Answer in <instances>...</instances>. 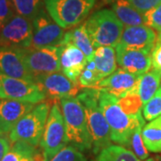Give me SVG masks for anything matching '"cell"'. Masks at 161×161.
I'll return each mask as SVG.
<instances>
[{
    "mask_svg": "<svg viewBox=\"0 0 161 161\" xmlns=\"http://www.w3.org/2000/svg\"><path fill=\"white\" fill-rule=\"evenodd\" d=\"M10 149V143L9 141L5 137L0 136V161L6 155V153Z\"/></svg>",
    "mask_w": 161,
    "mask_h": 161,
    "instance_id": "36",
    "label": "cell"
},
{
    "mask_svg": "<svg viewBox=\"0 0 161 161\" xmlns=\"http://www.w3.org/2000/svg\"><path fill=\"white\" fill-rule=\"evenodd\" d=\"M161 84V73L154 67L150 68L141 76L138 93L142 102L147 104L155 95Z\"/></svg>",
    "mask_w": 161,
    "mask_h": 161,
    "instance_id": "22",
    "label": "cell"
},
{
    "mask_svg": "<svg viewBox=\"0 0 161 161\" xmlns=\"http://www.w3.org/2000/svg\"><path fill=\"white\" fill-rule=\"evenodd\" d=\"M33 47H60L64 31L43 8L32 19Z\"/></svg>",
    "mask_w": 161,
    "mask_h": 161,
    "instance_id": "11",
    "label": "cell"
},
{
    "mask_svg": "<svg viewBox=\"0 0 161 161\" xmlns=\"http://www.w3.org/2000/svg\"><path fill=\"white\" fill-rule=\"evenodd\" d=\"M98 91V104L108 123L112 142L128 148L134 129L145 123L142 112L135 115H128L122 109L116 97L103 90Z\"/></svg>",
    "mask_w": 161,
    "mask_h": 161,
    "instance_id": "1",
    "label": "cell"
},
{
    "mask_svg": "<svg viewBox=\"0 0 161 161\" xmlns=\"http://www.w3.org/2000/svg\"><path fill=\"white\" fill-rule=\"evenodd\" d=\"M17 14L32 20L42 9V0H12Z\"/></svg>",
    "mask_w": 161,
    "mask_h": 161,
    "instance_id": "27",
    "label": "cell"
},
{
    "mask_svg": "<svg viewBox=\"0 0 161 161\" xmlns=\"http://www.w3.org/2000/svg\"><path fill=\"white\" fill-rule=\"evenodd\" d=\"M46 98L52 100H61L63 98H75L79 92V83L69 79L64 74L59 72L41 75L35 78Z\"/></svg>",
    "mask_w": 161,
    "mask_h": 161,
    "instance_id": "12",
    "label": "cell"
},
{
    "mask_svg": "<svg viewBox=\"0 0 161 161\" xmlns=\"http://www.w3.org/2000/svg\"><path fill=\"white\" fill-rule=\"evenodd\" d=\"M64 44L75 45L84 53L88 61L93 60L94 55H95V49H94L95 47L87 32L84 23L78 25L77 27L65 32L61 45H64Z\"/></svg>",
    "mask_w": 161,
    "mask_h": 161,
    "instance_id": "19",
    "label": "cell"
},
{
    "mask_svg": "<svg viewBox=\"0 0 161 161\" xmlns=\"http://www.w3.org/2000/svg\"><path fill=\"white\" fill-rule=\"evenodd\" d=\"M107 1H108V2H109V1H114V0H107Z\"/></svg>",
    "mask_w": 161,
    "mask_h": 161,
    "instance_id": "39",
    "label": "cell"
},
{
    "mask_svg": "<svg viewBox=\"0 0 161 161\" xmlns=\"http://www.w3.org/2000/svg\"><path fill=\"white\" fill-rule=\"evenodd\" d=\"M87 32L94 47H114L120 42L124 24L113 10L102 9L96 12L84 23Z\"/></svg>",
    "mask_w": 161,
    "mask_h": 161,
    "instance_id": "4",
    "label": "cell"
},
{
    "mask_svg": "<svg viewBox=\"0 0 161 161\" xmlns=\"http://www.w3.org/2000/svg\"><path fill=\"white\" fill-rule=\"evenodd\" d=\"M117 64L133 75H142L151 68V53L125 48L118 43L115 47Z\"/></svg>",
    "mask_w": 161,
    "mask_h": 161,
    "instance_id": "16",
    "label": "cell"
},
{
    "mask_svg": "<svg viewBox=\"0 0 161 161\" xmlns=\"http://www.w3.org/2000/svg\"><path fill=\"white\" fill-rule=\"evenodd\" d=\"M132 6H134L139 12L145 14L154 7L158 6L161 3V0H127Z\"/></svg>",
    "mask_w": 161,
    "mask_h": 161,
    "instance_id": "34",
    "label": "cell"
},
{
    "mask_svg": "<svg viewBox=\"0 0 161 161\" xmlns=\"http://www.w3.org/2000/svg\"><path fill=\"white\" fill-rule=\"evenodd\" d=\"M142 115L147 121H151L161 115V84L155 95L143 106Z\"/></svg>",
    "mask_w": 161,
    "mask_h": 161,
    "instance_id": "29",
    "label": "cell"
},
{
    "mask_svg": "<svg viewBox=\"0 0 161 161\" xmlns=\"http://www.w3.org/2000/svg\"><path fill=\"white\" fill-rule=\"evenodd\" d=\"M151 63L152 67L161 73V31L157 37L155 46L151 51Z\"/></svg>",
    "mask_w": 161,
    "mask_h": 161,
    "instance_id": "35",
    "label": "cell"
},
{
    "mask_svg": "<svg viewBox=\"0 0 161 161\" xmlns=\"http://www.w3.org/2000/svg\"><path fill=\"white\" fill-rule=\"evenodd\" d=\"M156 40L157 34L153 29L143 24L125 27L123 31L119 44L125 48L151 53Z\"/></svg>",
    "mask_w": 161,
    "mask_h": 161,
    "instance_id": "14",
    "label": "cell"
},
{
    "mask_svg": "<svg viewBox=\"0 0 161 161\" xmlns=\"http://www.w3.org/2000/svg\"><path fill=\"white\" fill-rule=\"evenodd\" d=\"M45 98V93L37 82L11 77L0 72V99L37 104Z\"/></svg>",
    "mask_w": 161,
    "mask_h": 161,
    "instance_id": "9",
    "label": "cell"
},
{
    "mask_svg": "<svg viewBox=\"0 0 161 161\" xmlns=\"http://www.w3.org/2000/svg\"><path fill=\"white\" fill-rule=\"evenodd\" d=\"M112 10L125 27L145 24L143 14L139 12L127 0H114Z\"/></svg>",
    "mask_w": 161,
    "mask_h": 161,
    "instance_id": "21",
    "label": "cell"
},
{
    "mask_svg": "<svg viewBox=\"0 0 161 161\" xmlns=\"http://www.w3.org/2000/svg\"><path fill=\"white\" fill-rule=\"evenodd\" d=\"M12 0H0V28L14 15Z\"/></svg>",
    "mask_w": 161,
    "mask_h": 161,
    "instance_id": "33",
    "label": "cell"
},
{
    "mask_svg": "<svg viewBox=\"0 0 161 161\" xmlns=\"http://www.w3.org/2000/svg\"><path fill=\"white\" fill-rule=\"evenodd\" d=\"M94 61L98 80L109 76L117 68L116 53L114 47H99L95 50Z\"/></svg>",
    "mask_w": 161,
    "mask_h": 161,
    "instance_id": "20",
    "label": "cell"
},
{
    "mask_svg": "<svg viewBox=\"0 0 161 161\" xmlns=\"http://www.w3.org/2000/svg\"><path fill=\"white\" fill-rule=\"evenodd\" d=\"M97 0H44L47 12L63 29H71L82 23Z\"/></svg>",
    "mask_w": 161,
    "mask_h": 161,
    "instance_id": "5",
    "label": "cell"
},
{
    "mask_svg": "<svg viewBox=\"0 0 161 161\" xmlns=\"http://www.w3.org/2000/svg\"><path fill=\"white\" fill-rule=\"evenodd\" d=\"M145 125V123L140 124L138 126L134 129V131L132 132V137L130 139V142H129V150H132L134 153V155L138 158L140 160L144 161L146 160L149 157V150H147L145 144H144L142 132V128Z\"/></svg>",
    "mask_w": 161,
    "mask_h": 161,
    "instance_id": "26",
    "label": "cell"
},
{
    "mask_svg": "<svg viewBox=\"0 0 161 161\" xmlns=\"http://www.w3.org/2000/svg\"><path fill=\"white\" fill-rule=\"evenodd\" d=\"M141 76L120 68L99 80L93 88L106 91L117 98H124L130 94L138 93Z\"/></svg>",
    "mask_w": 161,
    "mask_h": 161,
    "instance_id": "13",
    "label": "cell"
},
{
    "mask_svg": "<svg viewBox=\"0 0 161 161\" xmlns=\"http://www.w3.org/2000/svg\"><path fill=\"white\" fill-rule=\"evenodd\" d=\"M22 51L24 62L34 78L62 70L61 47H31Z\"/></svg>",
    "mask_w": 161,
    "mask_h": 161,
    "instance_id": "8",
    "label": "cell"
},
{
    "mask_svg": "<svg viewBox=\"0 0 161 161\" xmlns=\"http://www.w3.org/2000/svg\"><path fill=\"white\" fill-rule=\"evenodd\" d=\"M98 81L96 64L94 59L92 61H88L85 68L80 74L79 78V85L82 88H93Z\"/></svg>",
    "mask_w": 161,
    "mask_h": 161,
    "instance_id": "30",
    "label": "cell"
},
{
    "mask_svg": "<svg viewBox=\"0 0 161 161\" xmlns=\"http://www.w3.org/2000/svg\"><path fill=\"white\" fill-rule=\"evenodd\" d=\"M60 105L68 143L82 152L90 150L92 148V136L89 132L85 112L79 99L77 97L63 98L60 100Z\"/></svg>",
    "mask_w": 161,
    "mask_h": 161,
    "instance_id": "3",
    "label": "cell"
},
{
    "mask_svg": "<svg viewBox=\"0 0 161 161\" xmlns=\"http://www.w3.org/2000/svg\"><path fill=\"white\" fill-rule=\"evenodd\" d=\"M67 144L68 141L62 110L58 104L55 103L49 111L40 147L45 153L47 161H49Z\"/></svg>",
    "mask_w": 161,
    "mask_h": 161,
    "instance_id": "7",
    "label": "cell"
},
{
    "mask_svg": "<svg viewBox=\"0 0 161 161\" xmlns=\"http://www.w3.org/2000/svg\"><path fill=\"white\" fill-rule=\"evenodd\" d=\"M92 161H142L132 150L121 145H110L102 150Z\"/></svg>",
    "mask_w": 161,
    "mask_h": 161,
    "instance_id": "24",
    "label": "cell"
},
{
    "mask_svg": "<svg viewBox=\"0 0 161 161\" xmlns=\"http://www.w3.org/2000/svg\"><path fill=\"white\" fill-rule=\"evenodd\" d=\"M145 24L152 29L161 31V3L144 14Z\"/></svg>",
    "mask_w": 161,
    "mask_h": 161,
    "instance_id": "32",
    "label": "cell"
},
{
    "mask_svg": "<svg viewBox=\"0 0 161 161\" xmlns=\"http://www.w3.org/2000/svg\"><path fill=\"white\" fill-rule=\"evenodd\" d=\"M49 161H87V158L75 146L66 145Z\"/></svg>",
    "mask_w": 161,
    "mask_h": 161,
    "instance_id": "31",
    "label": "cell"
},
{
    "mask_svg": "<svg viewBox=\"0 0 161 161\" xmlns=\"http://www.w3.org/2000/svg\"><path fill=\"white\" fill-rule=\"evenodd\" d=\"M118 104L122 109L128 115H135L142 112L143 104L139 96V93H133L124 98H118Z\"/></svg>",
    "mask_w": 161,
    "mask_h": 161,
    "instance_id": "28",
    "label": "cell"
},
{
    "mask_svg": "<svg viewBox=\"0 0 161 161\" xmlns=\"http://www.w3.org/2000/svg\"><path fill=\"white\" fill-rule=\"evenodd\" d=\"M0 134H1V132H0Z\"/></svg>",
    "mask_w": 161,
    "mask_h": 161,
    "instance_id": "40",
    "label": "cell"
},
{
    "mask_svg": "<svg viewBox=\"0 0 161 161\" xmlns=\"http://www.w3.org/2000/svg\"><path fill=\"white\" fill-rule=\"evenodd\" d=\"M32 159V158H25L23 161H31Z\"/></svg>",
    "mask_w": 161,
    "mask_h": 161,
    "instance_id": "38",
    "label": "cell"
},
{
    "mask_svg": "<svg viewBox=\"0 0 161 161\" xmlns=\"http://www.w3.org/2000/svg\"><path fill=\"white\" fill-rule=\"evenodd\" d=\"M60 47L63 74L75 82L79 83L80 74L88 63L86 56L80 48L73 44H64Z\"/></svg>",
    "mask_w": 161,
    "mask_h": 161,
    "instance_id": "18",
    "label": "cell"
},
{
    "mask_svg": "<svg viewBox=\"0 0 161 161\" xmlns=\"http://www.w3.org/2000/svg\"><path fill=\"white\" fill-rule=\"evenodd\" d=\"M144 161H161V156L156 155L153 156V157H149L146 160Z\"/></svg>",
    "mask_w": 161,
    "mask_h": 161,
    "instance_id": "37",
    "label": "cell"
},
{
    "mask_svg": "<svg viewBox=\"0 0 161 161\" xmlns=\"http://www.w3.org/2000/svg\"><path fill=\"white\" fill-rule=\"evenodd\" d=\"M0 72L14 78L35 80L24 62L23 51L20 48L0 46Z\"/></svg>",
    "mask_w": 161,
    "mask_h": 161,
    "instance_id": "15",
    "label": "cell"
},
{
    "mask_svg": "<svg viewBox=\"0 0 161 161\" xmlns=\"http://www.w3.org/2000/svg\"><path fill=\"white\" fill-rule=\"evenodd\" d=\"M35 107V104L20 100L0 99V132L12 131L19 121Z\"/></svg>",
    "mask_w": 161,
    "mask_h": 161,
    "instance_id": "17",
    "label": "cell"
},
{
    "mask_svg": "<svg viewBox=\"0 0 161 161\" xmlns=\"http://www.w3.org/2000/svg\"><path fill=\"white\" fill-rule=\"evenodd\" d=\"M142 135L147 150L152 153H161V115L144 125Z\"/></svg>",
    "mask_w": 161,
    "mask_h": 161,
    "instance_id": "23",
    "label": "cell"
},
{
    "mask_svg": "<svg viewBox=\"0 0 161 161\" xmlns=\"http://www.w3.org/2000/svg\"><path fill=\"white\" fill-rule=\"evenodd\" d=\"M50 108L47 102H42L35 106L9 132L10 142L14 143L23 141L35 147L40 145Z\"/></svg>",
    "mask_w": 161,
    "mask_h": 161,
    "instance_id": "6",
    "label": "cell"
},
{
    "mask_svg": "<svg viewBox=\"0 0 161 161\" xmlns=\"http://www.w3.org/2000/svg\"><path fill=\"white\" fill-rule=\"evenodd\" d=\"M36 147L26 142H14L1 161H23L25 158H32Z\"/></svg>",
    "mask_w": 161,
    "mask_h": 161,
    "instance_id": "25",
    "label": "cell"
},
{
    "mask_svg": "<svg viewBox=\"0 0 161 161\" xmlns=\"http://www.w3.org/2000/svg\"><path fill=\"white\" fill-rule=\"evenodd\" d=\"M98 94V89L85 88L77 96L85 112L88 128L92 140V150L96 155L112 145L109 125L99 107Z\"/></svg>",
    "mask_w": 161,
    "mask_h": 161,
    "instance_id": "2",
    "label": "cell"
},
{
    "mask_svg": "<svg viewBox=\"0 0 161 161\" xmlns=\"http://www.w3.org/2000/svg\"><path fill=\"white\" fill-rule=\"evenodd\" d=\"M32 20L14 14L0 28V46L29 48L32 46Z\"/></svg>",
    "mask_w": 161,
    "mask_h": 161,
    "instance_id": "10",
    "label": "cell"
}]
</instances>
